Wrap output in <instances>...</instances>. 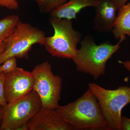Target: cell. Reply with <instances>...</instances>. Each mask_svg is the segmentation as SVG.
Instances as JSON below:
<instances>
[{
    "label": "cell",
    "instance_id": "cell-18",
    "mask_svg": "<svg viewBox=\"0 0 130 130\" xmlns=\"http://www.w3.org/2000/svg\"><path fill=\"white\" fill-rule=\"evenodd\" d=\"M121 126L122 130H130V118L125 116L122 117Z\"/></svg>",
    "mask_w": 130,
    "mask_h": 130
},
{
    "label": "cell",
    "instance_id": "cell-1",
    "mask_svg": "<svg viewBox=\"0 0 130 130\" xmlns=\"http://www.w3.org/2000/svg\"><path fill=\"white\" fill-rule=\"evenodd\" d=\"M55 110L74 130H109L97 98L89 89L75 101Z\"/></svg>",
    "mask_w": 130,
    "mask_h": 130
},
{
    "label": "cell",
    "instance_id": "cell-17",
    "mask_svg": "<svg viewBox=\"0 0 130 130\" xmlns=\"http://www.w3.org/2000/svg\"><path fill=\"white\" fill-rule=\"evenodd\" d=\"M0 6L11 10H17L19 4L17 0H0Z\"/></svg>",
    "mask_w": 130,
    "mask_h": 130
},
{
    "label": "cell",
    "instance_id": "cell-15",
    "mask_svg": "<svg viewBox=\"0 0 130 130\" xmlns=\"http://www.w3.org/2000/svg\"><path fill=\"white\" fill-rule=\"evenodd\" d=\"M17 67V58L15 57L8 59L1 65L2 72L5 74L12 72Z\"/></svg>",
    "mask_w": 130,
    "mask_h": 130
},
{
    "label": "cell",
    "instance_id": "cell-10",
    "mask_svg": "<svg viewBox=\"0 0 130 130\" xmlns=\"http://www.w3.org/2000/svg\"><path fill=\"white\" fill-rule=\"evenodd\" d=\"M95 16L93 20V28L100 33L112 31L116 23L118 8L113 0H99L94 7Z\"/></svg>",
    "mask_w": 130,
    "mask_h": 130
},
{
    "label": "cell",
    "instance_id": "cell-16",
    "mask_svg": "<svg viewBox=\"0 0 130 130\" xmlns=\"http://www.w3.org/2000/svg\"><path fill=\"white\" fill-rule=\"evenodd\" d=\"M5 74L2 72L0 74V106L5 107L8 103L5 97Z\"/></svg>",
    "mask_w": 130,
    "mask_h": 130
},
{
    "label": "cell",
    "instance_id": "cell-9",
    "mask_svg": "<svg viewBox=\"0 0 130 130\" xmlns=\"http://www.w3.org/2000/svg\"><path fill=\"white\" fill-rule=\"evenodd\" d=\"M73 127L63 120L55 109L42 107L29 121L24 130H72Z\"/></svg>",
    "mask_w": 130,
    "mask_h": 130
},
{
    "label": "cell",
    "instance_id": "cell-12",
    "mask_svg": "<svg viewBox=\"0 0 130 130\" xmlns=\"http://www.w3.org/2000/svg\"><path fill=\"white\" fill-rule=\"evenodd\" d=\"M116 23L112 32L115 39L119 40L122 36H130V2L118 10Z\"/></svg>",
    "mask_w": 130,
    "mask_h": 130
},
{
    "label": "cell",
    "instance_id": "cell-21",
    "mask_svg": "<svg viewBox=\"0 0 130 130\" xmlns=\"http://www.w3.org/2000/svg\"><path fill=\"white\" fill-rule=\"evenodd\" d=\"M3 111V108L2 107L0 106V127H1L2 122Z\"/></svg>",
    "mask_w": 130,
    "mask_h": 130
},
{
    "label": "cell",
    "instance_id": "cell-20",
    "mask_svg": "<svg viewBox=\"0 0 130 130\" xmlns=\"http://www.w3.org/2000/svg\"><path fill=\"white\" fill-rule=\"evenodd\" d=\"M118 63L120 64H122L124 66V67L125 69L128 70L130 73V61L128 60L126 61H118Z\"/></svg>",
    "mask_w": 130,
    "mask_h": 130
},
{
    "label": "cell",
    "instance_id": "cell-14",
    "mask_svg": "<svg viewBox=\"0 0 130 130\" xmlns=\"http://www.w3.org/2000/svg\"><path fill=\"white\" fill-rule=\"evenodd\" d=\"M69 1L70 0H35L41 12L50 14Z\"/></svg>",
    "mask_w": 130,
    "mask_h": 130
},
{
    "label": "cell",
    "instance_id": "cell-19",
    "mask_svg": "<svg viewBox=\"0 0 130 130\" xmlns=\"http://www.w3.org/2000/svg\"><path fill=\"white\" fill-rule=\"evenodd\" d=\"M113 1L115 3L118 8V10H119L121 7L126 4V2L129 0H113Z\"/></svg>",
    "mask_w": 130,
    "mask_h": 130
},
{
    "label": "cell",
    "instance_id": "cell-7",
    "mask_svg": "<svg viewBox=\"0 0 130 130\" xmlns=\"http://www.w3.org/2000/svg\"><path fill=\"white\" fill-rule=\"evenodd\" d=\"M33 90L40 97L42 107L55 109L59 106L62 89V79L55 75L51 65L46 61L37 65L32 72Z\"/></svg>",
    "mask_w": 130,
    "mask_h": 130
},
{
    "label": "cell",
    "instance_id": "cell-3",
    "mask_svg": "<svg viewBox=\"0 0 130 130\" xmlns=\"http://www.w3.org/2000/svg\"><path fill=\"white\" fill-rule=\"evenodd\" d=\"M88 86L97 98L108 129L122 130L121 113L124 108L130 103V87L108 90L94 83H90Z\"/></svg>",
    "mask_w": 130,
    "mask_h": 130
},
{
    "label": "cell",
    "instance_id": "cell-2",
    "mask_svg": "<svg viewBox=\"0 0 130 130\" xmlns=\"http://www.w3.org/2000/svg\"><path fill=\"white\" fill-rule=\"evenodd\" d=\"M126 40V36H122L117 44H113L106 41L98 45L92 36L86 35L80 42L81 47L72 59L76 66V70L90 74L97 80L105 74L108 61L118 51L120 44Z\"/></svg>",
    "mask_w": 130,
    "mask_h": 130
},
{
    "label": "cell",
    "instance_id": "cell-22",
    "mask_svg": "<svg viewBox=\"0 0 130 130\" xmlns=\"http://www.w3.org/2000/svg\"><path fill=\"white\" fill-rule=\"evenodd\" d=\"M2 72L1 70V65H0V74H1V73Z\"/></svg>",
    "mask_w": 130,
    "mask_h": 130
},
{
    "label": "cell",
    "instance_id": "cell-6",
    "mask_svg": "<svg viewBox=\"0 0 130 130\" xmlns=\"http://www.w3.org/2000/svg\"><path fill=\"white\" fill-rule=\"evenodd\" d=\"M42 107L39 96L33 90L23 97L8 103L3 108L0 130H24Z\"/></svg>",
    "mask_w": 130,
    "mask_h": 130
},
{
    "label": "cell",
    "instance_id": "cell-5",
    "mask_svg": "<svg viewBox=\"0 0 130 130\" xmlns=\"http://www.w3.org/2000/svg\"><path fill=\"white\" fill-rule=\"evenodd\" d=\"M45 33L30 24L20 21L5 41V48L0 54V65L10 58L28 57L33 45H44Z\"/></svg>",
    "mask_w": 130,
    "mask_h": 130
},
{
    "label": "cell",
    "instance_id": "cell-8",
    "mask_svg": "<svg viewBox=\"0 0 130 130\" xmlns=\"http://www.w3.org/2000/svg\"><path fill=\"white\" fill-rule=\"evenodd\" d=\"M34 78L32 72L17 67L5 74V97L7 103L23 97L33 90Z\"/></svg>",
    "mask_w": 130,
    "mask_h": 130
},
{
    "label": "cell",
    "instance_id": "cell-13",
    "mask_svg": "<svg viewBox=\"0 0 130 130\" xmlns=\"http://www.w3.org/2000/svg\"><path fill=\"white\" fill-rule=\"evenodd\" d=\"M18 15H9L0 20V54L4 51L5 41L20 21Z\"/></svg>",
    "mask_w": 130,
    "mask_h": 130
},
{
    "label": "cell",
    "instance_id": "cell-4",
    "mask_svg": "<svg viewBox=\"0 0 130 130\" xmlns=\"http://www.w3.org/2000/svg\"><path fill=\"white\" fill-rule=\"evenodd\" d=\"M50 22L54 32L52 36L45 38L46 50L54 57L72 60L76 55L82 34L73 28L71 20L50 17Z\"/></svg>",
    "mask_w": 130,
    "mask_h": 130
},
{
    "label": "cell",
    "instance_id": "cell-11",
    "mask_svg": "<svg viewBox=\"0 0 130 130\" xmlns=\"http://www.w3.org/2000/svg\"><path fill=\"white\" fill-rule=\"evenodd\" d=\"M99 0H70L50 14V17L68 20L76 19V15L82 9L87 7L96 6Z\"/></svg>",
    "mask_w": 130,
    "mask_h": 130
}]
</instances>
